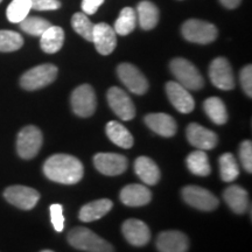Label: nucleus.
<instances>
[{
  "mask_svg": "<svg viewBox=\"0 0 252 252\" xmlns=\"http://www.w3.org/2000/svg\"><path fill=\"white\" fill-rule=\"evenodd\" d=\"M43 173L49 180L62 185H75L83 178V165L69 154H54L46 160Z\"/></svg>",
  "mask_w": 252,
  "mask_h": 252,
  "instance_id": "1",
  "label": "nucleus"
},
{
  "mask_svg": "<svg viewBox=\"0 0 252 252\" xmlns=\"http://www.w3.org/2000/svg\"><path fill=\"white\" fill-rule=\"evenodd\" d=\"M68 242L71 247L86 252H115L109 242L83 226L71 229L68 234Z\"/></svg>",
  "mask_w": 252,
  "mask_h": 252,
  "instance_id": "2",
  "label": "nucleus"
},
{
  "mask_svg": "<svg viewBox=\"0 0 252 252\" xmlns=\"http://www.w3.org/2000/svg\"><path fill=\"white\" fill-rule=\"evenodd\" d=\"M171 71L176 81L187 90H200L204 86V80L197 68L191 62L182 58H176L171 62Z\"/></svg>",
  "mask_w": 252,
  "mask_h": 252,
  "instance_id": "3",
  "label": "nucleus"
},
{
  "mask_svg": "<svg viewBox=\"0 0 252 252\" xmlns=\"http://www.w3.org/2000/svg\"><path fill=\"white\" fill-rule=\"evenodd\" d=\"M182 35L189 42L207 45L216 40L219 32L215 25L207 21L189 19L181 27Z\"/></svg>",
  "mask_w": 252,
  "mask_h": 252,
  "instance_id": "4",
  "label": "nucleus"
},
{
  "mask_svg": "<svg viewBox=\"0 0 252 252\" xmlns=\"http://www.w3.org/2000/svg\"><path fill=\"white\" fill-rule=\"evenodd\" d=\"M58 76V68L54 64H40L25 72L20 78V84L25 90L33 91L49 86Z\"/></svg>",
  "mask_w": 252,
  "mask_h": 252,
  "instance_id": "5",
  "label": "nucleus"
},
{
  "mask_svg": "<svg viewBox=\"0 0 252 252\" xmlns=\"http://www.w3.org/2000/svg\"><path fill=\"white\" fill-rule=\"evenodd\" d=\"M42 132L36 126H26L18 134V154L25 160L33 159L39 153L41 146H42Z\"/></svg>",
  "mask_w": 252,
  "mask_h": 252,
  "instance_id": "6",
  "label": "nucleus"
},
{
  "mask_svg": "<svg viewBox=\"0 0 252 252\" xmlns=\"http://www.w3.org/2000/svg\"><path fill=\"white\" fill-rule=\"evenodd\" d=\"M96 94L89 84H82L72 91L71 108L75 115L83 118L90 117L96 111Z\"/></svg>",
  "mask_w": 252,
  "mask_h": 252,
  "instance_id": "7",
  "label": "nucleus"
},
{
  "mask_svg": "<svg viewBox=\"0 0 252 252\" xmlns=\"http://www.w3.org/2000/svg\"><path fill=\"white\" fill-rule=\"evenodd\" d=\"M182 197L189 206L203 212L215 210L219 206V200L212 191L198 186H187L182 189Z\"/></svg>",
  "mask_w": 252,
  "mask_h": 252,
  "instance_id": "8",
  "label": "nucleus"
},
{
  "mask_svg": "<svg viewBox=\"0 0 252 252\" xmlns=\"http://www.w3.org/2000/svg\"><path fill=\"white\" fill-rule=\"evenodd\" d=\"M117 74L122 83L135 94H144L149 90V82L143 72L131 63H122L118 65Z\"/></svg>",
  "mask_w": 252,
  "mask_h": 252,
  "instance_id": "9",
  "label": "nucleus"
},
{
  "mask_svg": "<svg viewBox=\"0 0 252 252\" xmlns=\"http://www.w3.org/2000/svg\"><path fill=\"white\" fill-rule=\"evenodd\" d=\"M106 97L110 108L122 121L127 122L134 118L135 106L130 96L124 90L118 87H112L109 89Z\"/></svg>",
  "mask_w": 252,
  "mask_h": 252,
  "instance_id": "10",
  "label": "nucleus"
},
{
  "mask_svg": "<svg viewBox=\"0 0 252 252\" xmlns=\"http://www.w3.org/2000/svg\"><path fill=\"white\" fill-rule=\"evenodd\" d=\"M4 196L9 203L24 210H31L40 200L39 191L26 186H11L6 188Z\"/></svg>",
  "mask_w": 252,
  "mask_h": 252,
  "instance_id": "11",
  "label": "nucleus"
},
{
  "mask_svg": "<svg viewBox=\"0 0 252 252\" xmlns=\"http://www.w3.org/2000/svg\"><path fill=\"white\" fill-rule=\"evenodd\" d=\"M209 76L213 84L220 90H231L235 88V77L231 65L224 58H216L210 63Z\"/></svg>",
  "mask_w": 252,
  "mask_h": 252,
  "instance_id": "12",
  "label": "nucleus"
},
{
  "mask_svg": "<svg viewBox=\"0 0 252 252\" xmlns=\"http://www.w3.org/2000/svg\"><path fill=\"white\" fill-rule=\"evenodd\" d=\"M94 167L104 175L116 176L127 168V159L117 153H98L94 158Z\"/></svg>",
  "mask_w": 252,
  "mask_h": 252,
  "instance_id": "13",
  "label": "nucleus"
},
{
  "mask_svg": "<svg viewBox=\"0 0 252 252\" xmlns=\"http://www.w3.org/2000/svg\"><path fill=\"white\" fill-rule=\"evenodd\" d=\"M187 139L191 146L196 147L197 150L209 151L215 149L219 143V138L215 132L208 130L197 123H191L188 125L187 131Z\"/></svg>",
  "mask_w": 252,
  "mask_h": 252,
  "instance_id": "14",
  "label": "nucleus"
},
{
  "mask_svg": "<svg viewBox=\"0 0 252 252\" xmlns=\"http://www.w3.org/2000/svg\"><path fill=\"white\" fill-rule=\"evenodd\" d=\"M166 93L168 96L169 102L173 106L181 113H189L195 108V102L193 96L189 94V91L179 84L178 82H167Z\"/></svg>",
  "mask_w": 252,
  "mask_h": 252,
  "instance_id": "15",
  "label": "nucleus"
},
{
  "mask_svg": "<svg viewBox=\"0 0 252 252\" xmlns=\"http://www.w3.org/2000/svg\"><path fill=\"white\" fill-rule=\"evenodd\" d=\"M123 235L131 245L134 247H144L150 242L151 231L147 224L143 220L130 219L126 220L122 226Z\"/></svg>",
  "mask_w": 252,
  "mask_h": 252,
  "instance_id": "16",
  "label": "nucleus"
},
{
  "mask_svg": "<svg viewBox=\"0 0 252 252\" xmlns=\"http://www.w3.org/2000/svg\"><path fill=\"white\" fill-rule=\"evenodd\" d=\"M93 42L96 50L102 55H109L115 50L117 46V36L116 32L108 24L94 25L93 33Z\"/></svg>",
  "mask_w": 252,
  "mask_h": 252,
  "instance_id": "17",
  "label": "nucleus"
},
{
  "mask_svg": "<svg viewBox=\"0 0 252 252\" xmlns=\"http://www.w3.org/2000/svg\"><path fill=\"white\" fill-rule=\"evenodd\" d=\"M157 248L159 252H187L189 239L184 232L169 230L158 236Z\"/></svg>",
  "mask_w": 252,
  "mask_h": 252,
  "instance_id": "18",
  "label": "nucleus"
},
{
  "mask_svg": "<svg viewBox=\"0 0 252 252\" xmlns=\"http://www.w3.org/2000/svg\"><path fill=\"white\" fill-rule=\"evenodd\" d=\"M121 201L127 207H143L152 200V193L143 185L125 186L121 191Z\"/></svg>",
  "mask_w": 252,
  "mask_h": 252,
  "instance_id": "19",
  "label": "nucleus"
},
{
  "mask_svg": "<svg viewBox=\"0 0 252 252\" xmlns=\"http://www.w3.org/2000/svg\"><path fill=\"white\" fill-rule=\"evenodd\" d=\"M145 124L153 132L162 137L169 138L176 133V123L174 118L167 113H150L145 117Z\"/></svg>",
  "mask_w": 252,
  "mask_h": 252,
  "instance_id": "20",
  "label": "nucleus"
},
{
  "mask_svg": "<svg viewBox=\"0 0 252 252\" xmlns=\"http://www.w3.org/2000/svg\"><path fill=\"white\" fill-rule=\"evenodd\" d=\"M134 172L145 185L154 186L160 180V169L152 159L139 157L134 162Z\"/></svg>",
  "mask_w": 252,
  "mask_h": 252,
  "instance_id": "21",
  "label": "nucleus"
},
{
  "mask_svg": "<svg viewBox=\"0 0 252 252\" xmlns=\"http://www.w3.org/2000/svg\"><path fill=\"white\" fill-rule=\"evenodd\" d=\"M113 203L109 198H100V200L93 201L81 208L78 217L82 222H94L105 216L112 209Z\"/></svg>",
  "mask_w": 252,
  "mask_h": 252,
  "instance_id": "22",
  "label": "nucleus"
},
{
  "mask_svg": "<svg viewBox=\"0 0 252 252\" xmlns=\"http://www.w3.org/2000/svg\"><path fill=\"white\" fill-rule=\"evenodd\" d=\"M224 200L230 209L236 214H244L248 210L249 195L243 187L237 185H232L225 189Z\"/></svg>",
  "mask_w": 252,
  "mask_h": 252,
  "instance_id": "23",
  "label": "nucleus"
},
{
  "mask_svg": "<svg viewBox=\"0 0 252 252\" xmlns=\"http://www.w3.org/2000/svg\"><path fill=\"white\" fill-rule=\"evenodd\" d=\"M40 46L45 53L55 54L62 48L64 42V32L59 26H50L40 36Z\"/></svg>",
  "mask_w": 252,
  "mask_h": 252,
  "instance_id": "24",
  "label": "nucleus"
},
{
  "mask_svg": "<svg viewBox=\"0 0 252 252\" xmlns=\"http://www.w3.org/2000/svg\"><path fill=\"white\" fill-rule=\"evenodd\" d=\"M137 21L145 31H150L157 26L159 21V9L153 2L143 0L137 7Z\"/></svg>",
  "mask_w": 252,
  "mask_h": 252,
  "instance_id": "25",
  "label": "nucleus"
},
{
  "mask_svg": "<svg viewBox=\"0 0 252 252\" xmlns=\"http://www.w3.org/2000/svg\"><path fill=\"white\" fill-rule=\"evenodd\" d=\"M106 135L113 144L122 149H131L133 146V137L130 131L118 122H110L106 124Z\"/></svg>",
  "mask_w": 252,
  "mask_h": 252,
  "instance_id": "26",
  "label": "nucleus"
},
{
  "mask_svg": "<svg viewBox=\"0 0 252 252\" xmlns=\"http://www.w3.org/2000/svg\"><path fill=\"white\" fill-rule=\"evenodd\" d=\"M187 167L193 174L198 176H207L212 173V167H210L209 159H208L207 153L202 150H197L191 152L187 157Z\"/></svg>",
  "mask_w": 252,
  "mask_h": 252,
  "instance_id": "27",
  "label": "nucleus"
},
{
  "mask_svg": "<svg viewBox=\"0 0 252 252\" xmlns=\"http://www.w3.org/2000/svg\"><path fill=\"white\" fill-rule=\"evenodd\" d=\"M203 109L210 121L217 125L225 124L228 121V111L222 99L219 97H210L204 100Z\"/></svg>",
  "mask_w": 252,
  "mask_h": 252,
  "instance_id": "28",
  "label": "nucleus"
},
{
  "mask_svg": "<svg viewBox=\"0 0 252 252\" xmlns=\"http://www.w3.org/2000/svg\"><path fill=\"white\" fill-rule=\"evenodd\" d=\"M135 25H137V13L133 8L124 7L119 13L117 20L115 23L116 34L118 35H127L134 31Z\"/></svg>",
  "mask_w": 252,
  "mask_h": 252,
  "instance_id": "29",
  "label": "nucleus"
},
{
  "mask_svg": "<svg viewBox=\"0 0 252 252\" xmlns=\"http://www.w3.org/2000/svg\"><path fill=\"white\" fill-rule=\"evenodd\" d=\"M220 178L225 182H232L239 176V167L234 154L224 153L220 157Z\"/></svg>",
  "mask_w": 252,
  "mask_h": 252,
  "instance_id": "30",
  "label": "nucleus"
},
{
  "mask_svg": "<svg viewBox=\"0 0 252 252\" xmlns=\"http://www.w3.org/2000/svg\"><path fill=\"white\" fill-rule=\"evenodd\" d=\"M32 9L31 0H12L8 5L6 15L11 23L19 24L28 17V13Z\"/></svg>",
  "mask_w": 252,
  "mask_h": 252,
  "instance_id": "31",
  "label": "nucleus"
},
{
  "mask_svg": "<svg viewBox=\"0 0 252 252\" xmlns=\"http://www.w3.org/2000/svg\"><path fill=\"white\" fill-rule=\"evenodd\" d=\"M23 45V36L17 32L0 31V52H15V50L20 49Z\"/></svg>",
  "mask_w": 252,
  "mask_h": 252,
  "instance_id": "32",
  "label": "nucleus"
},
{
  "mask_svg": "<svg viewBox=\"0 0 252 252\" xmlns=\"http://www.w3.org/2000/svg\"><path fill=\"white\" fill-rule=\"evenodd\" d=\"M19 24H20V28L25 33L34 36H41L47 28L52 26L49 21L39 17H27Z\"/></svg>",
  "mask_w": 252,
  "mask_h": 252,
  "instance_id": "33",
  "label": "nucleus"
},
{
  "mask_svg": "<svg viewBox=\"0 0 252 252\" xmlns=\"http://www.w3.org/2000/svg\"><path fill=\"white\" fill-rule=\"evenodd\" d=\"M71 26L82 37L93 42V33L94 25L89 20L87 14L76 13L71 18Z\"/></svg>",
  "mask_w": 252,
  "mask_h": 252,
  "instance_id": "34",
  "label": "nucleus"
},
{
  "mask_svg": "<svg viewBox=\"0 0 252 252\" xmlns=\"http://www.w3.org/2000/svg\"><path fill=\"white\" fill-rule=\"evenodd\" d=\"M239 159L242 166L248 173L252 172V144L250 140H244L239 147Z\"/></svg>",
  "mask_w": 252,
  "mask_h": 252,
  "instance_id": "35",
  "label": "nucleus"
},
{
  "mask_svg": "<svg viewBox=\"0 0 252 252\" xmlns=\"http://www.w3.org/2000/svg\"><path fill=\"white\" fill-rule=\"evenodd\" d=\"M50 220H52L54 229L58 232H62L64 228V217H63V207L59 203H54L49 207Z\"/></svg>",
  "mask_w": 252,
  "mask_h": 252,
  "instance_id": "36",
  "label": "nucleus"
},
{
  "mask_svg": "<svg viewBox=\"0 0 252 252\" xmlns=\"http://www.w3.org/2000/svg\"><path fill=\"white\" fill-rule=\"evenodd\" d=\"M241 84L244 93L249 97L252 96V67L250 64L245 65L241 71Z\"/></svg>",
  "mask_w": 252,
  "mask_h": 252,
  "instance_id": "37",
  "label": "nucleus"
},
{
  "mask_svg": "<svg viewBox=\"0 0 252 252\" xmlns=\"http://www.w3.org/2000/svg\"><path fill=\"white\" fill-rule=\"evenodd\" d=\"M32 9L36 11H54L61 7L59 0H31Z\"/></svg>",
  "mask_w": 252,
  "mask_h": 252,
  "instance_id": "38",
  "label": "nucleus"
},
{
  "mask_svg": "<svg viewBox=\"0 0 252 252\" xmlns=\"http://www.w3.org/2000/svg\"><path fill=\"white\" fill-rule=\"evenodd\" d=\"M103 2L104 0H82V9L84 14H94Z\"/></svg>",
  "mask_w": 252,
  "mask_h": 252,
  "instance_id": "39",
  "label": "nucleus"
},
{
  "mask_svg": "<svg viewBox=\"0 0 252 252\" xmlns=\"http://www.w3.org/2000/svg\"><path fill=\"white\" fill-rule=\"evenodd\" d=\"M220 4L224 6L225 8H229V9H232V8H236L237 6L241 4L242 0H220Z\"/></svg>",
  "mask_w": 252,
  "mask_h": 252,
  "instance_id": "40",
  "label": "nucleus"
},
{
  "mask_svg": "<svg viewBox=\"0 0 252 252\" xmlns=\"http://www.w3.org/2000/svg\"><path fill=\"white\" fill-rule=\"evenodd\" d=\"M41 252H54V251H52V250H43V251H41Z\"/></svg>",
  "mask_w": 252,
  "mask_h": 252,
  "instance_id": "41",
  "label": "nucleus"
},
{
  "mask_svg": "<svg viewBox=\"0 0 252 252\" xmlns=\"http://www.w3.org/2000/svg\"><path fill=\"white\" fill-rule=\"evenodd\" d=\"M2 1V0H0V2H1Z\"/></svg>",
  "mask_w": 252,
  "mask_h": 252,
  "instance_id": "42",
  "label": "nucleus"
}]
</instances>
